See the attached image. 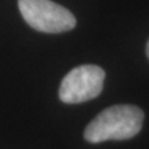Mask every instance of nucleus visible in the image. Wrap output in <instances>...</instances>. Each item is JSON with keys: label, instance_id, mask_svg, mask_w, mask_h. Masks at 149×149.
Instances as JSON below:
<instances>
[{"label": "nucleus", "instance_id": "f257e3e1", "mask_svg": "<svg viewBox=\"0 0 149 149\" xmlns=\"http://www.w3.org/2000/svg\"><path fill=\"white\" fill-rule=\"evenodd\" d=\"M144 113L130 104H117L102 111L86 127L83 137L90 143H101L109 139H129L141 132Z\"/></svg>", "mask_w": 149, "mask_h": 149}, {"label": "nucleus", "instance_id": "20e7f679", "mask_svg": "<svg viewBox=\"0 0 149 149\" xmlns=\"http://www.w3.org/2000/svg\"><path fill=\"white\" fill-rule=\"evenodd\" d=\"M147 56H148V58H149V41H148V44H147Z\"/></svg>", "mask_w": 149, "mask_h": 149}, {"label": "nucleus", "instance_id": "f03ea898", "mask_svg": "<svg viewBox=\"0 0 149 149\" xmlns=\"http://www.w3.org/2000/svg\"><path fill=\"white\" fill-rule=\"evenodd\" d=\"M19 10L32 29L47 34H60L76 26L72 13L51 0H19Z\"/></svg>", "mask_w": 149, "mask_h": 149}, {"label": "nucleus", "instance_id": "7ed1b4c3", "mask_svg": "<svg viewBox=\"0 0 149 149\" xmlns=\"http://www.w3.org/2000/svg\"><path fill=\"white\" fill-rule=\"evenodd\" d=\"M106 73L96 65H82L71 70L61 82L60 100L65 103H82L96 98L103 90Z\"/></svg>", "mask_w": 149, "mask_h": 149}]
</instances>
